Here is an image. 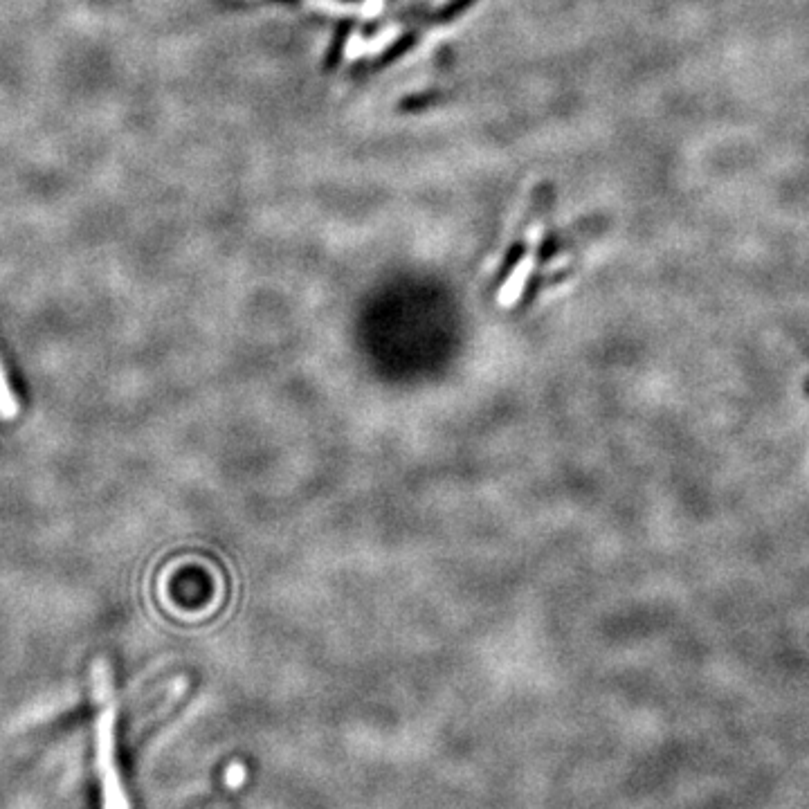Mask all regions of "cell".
<instances>
[{"instance_id":"cell-3","label":"cell","mask_w":809,"mask_h":809,"mask_svg":"<svg viewBox=\"0 0 809 809\" xmlns=\"http://www.w3.org/2000/svg\"><path fill=\"white\" fill-rule=\"evenodd\" d=\"M347 32H349V25L344 23L342 27H338V32H335V39H333V45L329 48V61H326V68H335V63H338V59H340V48L344 45V41H347Z\"/></svg>"},{"instance_id":"cell-1","label":"cell","mask_w":809,"mask_h":809,"mask_svg":"<svg viewBox=\"0 0 809 809\" xmlns=\"http://www.w3.org/2000/svg\"><path fill=\"white\" fill-rule=\"evenodd\" d=\"M93 684H95V699L99 704V715L95 724V753H97L95 760L99 771V783H102L104 809H131L115 762L117 708L113 699L111 668H108V663L104 659L95 661Z\"/></svg>"},{"instance_id":"cell-4","label":"cell","mask_w":809,"mask_h":809,"mask_svg":"<svg viewBox=\"0 0 809 809\" xmlns=\"http://www.w3.org/2000/svg\"><path fill=\"white\" fill-rule=\"evenodd\" d=\"M245 778H248V771H245L241 762H232L225 771V785L230 789H239L245 783Z\"/></svg>"},{"instance_id":"cell-2","label":"cell","mask_w":809,"mask_h":809,"mask_svg":"<svg viewBox=\"0 0 809 809\" xmlns=\"http://www.w3.org/2000/svg\"><path fill=\"white\" fill-rule=\"evenodd\" d=\"M16 416H18V403L12 389H9L3 362H0V418H3V421H14Z\"/></svg>"}]
</instances>
